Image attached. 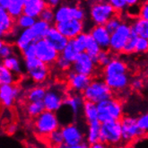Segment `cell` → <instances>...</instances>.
Returning <instances> with one entry per match:
<instances>
[{"label": "cell", "instance_id": "18", "mask_svg": "<svg viewBox=\"0 0 148 148\" xmlns=\"http://www.w3.org/2000/svg\"><path fill=\"white\" fill-rule=\"evenodd\" d=\"M104 80L111 88V90L114 92H121L126 90L130 84V79L127 74L107 75L104 76Z\"/></svg>", "mask_w": 148, "mask_h": 148}, {"label": "cell", "instance_id": "53", "mask_svg": "<svg viewBox=\"0 0 148 148\" xmlns=\"http://www.w3.org/2000/svg\"><path fill=\"white\" fill-rule=\"evenodd\" d=\"M47 5L52 8H57L58 5H61L62 0H46Z\"/></svg>", "mask_w": 148, "mask_h": 148}, {"label": "cell", "instance_id": "14", "mask_svg": "<svg viewBox=\"0 0 148 148\" xmlns=\"http://www.w3.org/2000/svg\"><path fill=\"white\" fill-rule=\"evenodd\" d=\"M64 99L65 96L63 95L62 92L56 88H51L47 90L46 95L43 102H44L45 109L47 110L57 112L64 105Z\"/></svg>", "mask_w": 148, "mask_h": 148}, {"label": "cell", "instance_id": "55", "mask_svg": "<svg viewBox=\"0 0 148 148\" xmlns=\"http://www.w3.org/2000/svg\"><path fill=\"white\" fill-rule=\"evenodd\" d=\"M105 146H106V145L103 144L101 141H99V142H97V143H95V144L91 145V147H92V148H104Z\"/></svg>", "mask_w": 148, "mask_h": 148}, {"label": "cell", "instance_id": "33", "mask_svg": "<svg viewBox=\"0 0 148 148\" xmlns=\"http://www.w3.org/2000/svg\"><path fill=\"white\" fill-rule=\"evenodd\" d=\"M17 81V75L10 71L9 69L0 66V84H14Z\"/></svg>", "mask_w": 148, "mask_h": 148}, {"label": "cell", "instance_id": "38", "mask_svg": "<svg viewBox=\"0 0 148 148\" xmlns=\"http://www.w3.org/2000/svg\"><path fill=\"white\" fill-rule=\"evenodd\" d=\"M47 137L49 143L53 147H61V145L64 144V136L62 130L60 128L51 132Z\"/></svg>", "mask_w": 148, "mask_h": 148}, {"label": "cell", "instance_id": "40", "mask_svg": "<svg viewBox=\"0 0 148 148\" xmlns=\"http://www.w3.org/2000/svg\"><path fill=\"white\" fill-rule=\"evenodd\" d=\"M137 38H138V36L132 31L131 35H130L129 39L127 40L126 45L122 50L123 54L129 55V54H132V53H134V52H136V44Z\"/></svg>", "mask_w": 148, "mask_h": 148}, {"label": "cell", "instance_id": "27", "mask_svg": "<svg viewBox=\"0 0 148 148\" xmlns=\"http://www.w3.org/2000/svg\"><path fill=\"white\" fill-rule=\"evenodd\" d=\"M131 28L138 37L148 39V20L138 17L131 23Z\"/></svg>", "mask_w": 148, "mask_h": 148}, {"label": "cell", "instance_id": "21", "mask_svg": "<svg viewBox=\"0 0 148 148\" xmlns=\"http://www.w3.org/2000/svg\"><path fill=\"white\" fill-rule=\"evenodd\" d=\"M127 73V66L122 59L118 58H112L108 65L103 66V75H116L120 74Z\"/></svg>", "mask_w": 148, "mask_h": 148}, {"label": "cell", "instance_id": "42", "mask_svg": "<svg viewBox=\"0 0 148 148\" xmlns=\"http://www.w3.org/2000/svg\"><path fill=\"white\" fill-rule=\"evenodd\" d=\"M13 55H14V49L10 43H7L3 40L0 42V57L1 58H6Z\"/></svg>", "mask_w": 148, "mask_h": 148}, {"label": "cell", "instance_id": "13", "mask_svg": "<svg viewBox=\"0 0 148 148\" xmlns=\"http://www.w3.org/2000/svg\"><path fill=\"white\" fill-rule=\"evenodd\" d=\"M66 78L70 89L75 92H83L92 82V78L89 75L78 74L71 68L66 74Z\"/></svg>", "mask_w": 148, "mask_h": 148}, {"label": "cell", "instance_id": "37", "mask_svg": "<svg viewBox=\"0 0 148 148\" xmlns=\"http://www.w3.org/2000/svg\"><path fill=\"white\" fill-rule=\"evenodd\" d=\"M50 26H51L50 23L38 18L32 28V30L34 31V32H35V34L37 35L38 39L40 40L41 38L45 37V35L47 34Z\"/></svg>", "mask_w": 148, "mask_h": 148}, {"label": "cell", "instance_id": "28", "mask_svg": "<svg viewBox=\"0 0 148 148\" xmlns=\"http://www.w3.org/2000/svg\"><path fill=\"white\" fill-rule=\"evenodd\" d=\"M72 19L71 5L61 4L55 9V23H60Z\"/></svg>", "mask_w": 148, "mask_h": 148}, {"label": "cell", "instance_id": "30", "mask_svg": "<svg viewBox=\"0 0 148 148\" xmlns=\"http://www.w3.org/2000/svg\"><path fill=\"white\" fill-rule=\"evenodd\" d=\"M101 46L98 44L97 41L92 38V36L90 34V32H88L85 52H87V53H88L94 59V61L97 63V57L101 52Z\"/></svg>", "mask_w": 148, "mask_h": 148}, {"label": "cell", "instance_id": "57", "mask_svg": "<svg viewBox=\"0 0 148 148\" xmlns=\"http://www.w3.org/2000/svg\"><path fill=\"white\" fill-rule=\"evenodd\" d=\"M147 78H148V73H147Z\"/></svg>", "mask_w": 148, "mask_h": 148}, {"label": "cell", "instance_id": "36", "mask_svg": "<svg viewBox=\"0 0 148 148\" xmlns=\"http://www.w3.org/2000/svg\"><path fill=\"white\" fill-rule=\"evenodd\" d=\"M79 53L80 52H78V50L75 49V45H74L73 40H69L67 45L66 46V48L63 49L61 53H60V55H61L63 58H65L66 59H67L68 61L73 63L76 59L77 56L79 55Z\"/></svg>", "mask_w": 148, "mask_h": 148}, {"label": "cell", "instance_id": "47", "mask_svg": "<svg viewBox=\"0 0 148 148\" xmlns=\"http://www.w3.org/2000/svg\"><path fill=\"white\" fill-rule=\"evenodd\" d=\"M72 64H73L72 62L68 61L67 59H66L60 55L55 63V66H57V68H58L61 71H68L72 68Z\"/></svg>", "mask_w": 148, "mask_h": 148}, {"label": "cell", "instance_id": "8", "mask_svg": "<svg viewBox=\"0 0 148 148\" xmlns=\"http://www.w3.org/2000/svg\"><path fill=\"white\" fill-rule=\"evenodd\" d=\"M24 68L29 77L36 84L44 83L49 76V66L38 58L24 59Z\"/></svg>", "mask_w": 148, "mask_h": 148}, {"label": "cell", "instance_id": "34", "mask_svg": "<svg viewBox=\"0 0 148 148\" xmlns=\"http://www.w3.org/2000/svg\"><path fill=\"white\" fill-rule=\"evenodd\" d=\"M47 90L43 86L39 85L31 88L26 96H27L28 101H43L45 95H46Z\"/></svg>", "mask_w": 148, "mask_h": 148}, {"label": "cell", "instance_id": "50", "mask_svg": "<svg viewBox=\"0 0 148 148\" xmlns=\"http://www.w3.org/2000/svg\"><path fill=\"white\" fill-rule=\"evenodd\" d=\"M131 89L136 92L141 91L145 86V81L141 77H134L129 84Z\"/></svg>", "mask_w": 148, "mask_h": 148}, {"label": "cell", "instance_id": "11", "mask_svg": "<svg viewBox=\"0 0 148 148\" xmlns=\"http://www.w3.org/2000/svg\"><path fill=\"white\" fill-rule=\"evenodd\" d=\"M97 63L94 61V59L87 53V52H80L77 56L76 59L72 64V69L78 73L92 76L96 69Z\"/></svg>", "mask_w": 148, "mask_h": 148}, {"label": "cell", "instance_id": "41", "mask_svg": "<svg viewBox=\"0 0 148 148\" xmlns=\"http://www.w3.org/2000/svg\"><path fill=\"white\" fill-rule=\"evenodd\" d=\"M40 19L45 21L49 23H53L55 22V10L49 5H47L44 9L40 13V15L39 17Z\"/></svg>", "mask_w": 148, "mask_h": 148}, {"label": "cell", "instance_id": "35", "mask_svg": "<svg viewBox=\"0 0 148 148\" xmlns=\"http://www.w3.org/2000/svg\"><path fill=\"white\" fill-rule=\"evenodd\" d=\"M36 21L37 19L34 18V17L23 14L18 18L15 19V26L17 27V29H21V30L28 29L32 27Z\"/></svg>", "mask_w": 148, "mask_h": 148}, {"label": "cell", "instance_id": "32", "mask_svg": "<svg viewBox=\"0 0 148 148\" xmlns=\"http://www.w3.org/2000/svg\"><path fill=\"white\" fill-rule=\"evenodd\" d=\"M24 0H11V2L6 8L7 12L13 18L16 19L23 14Z\"/></svg>", "mask_w": 148, "mask_h": 148}, {"label": "cell", "instance_id": "56", "mask_svg": "<svg viewBox=\"0 0 148 148\" xmlns=\"http://www.w3.org/2000/svg\"><path fill=\"white\" fill-rule=\"evenodd\" d=\"M104 1H107V0H95V2H104Z\"/></svg>", "mask_w": 148, "mask_h": 148}, {"label": "cell", "instance_id": "9", "mask_svg": "<svg viewBox=\"0 0 148 148\" xmlns=\"http://www.w3.org/2000/svg\"><path fill=\"white\" fill-rule=\"evenodd\" d=\"M120 121L122 127V143H132L145 136L137 124V118L126 116L121 119Z\"/></svg>", "mask_w": 148, "mask_h": 148}, {"label": "cell", "instance_id": "25", "mask_svg": "<svg viewBox=\"0 0 148 148\" xmlns=\"http://www.w3.org/2000/svg\"><path fill=\"white\" fill-rule=\"evenodd\" d=\"M83 113L85 120L87 123L92 122V121L99 119V111L97 103L90 101H84L83 105Z\"/></svg>", "mask_w": 148, "mask_h": 148}, {"label": "cell", "instance_id": "54", "mask_svg": "<svg viewBox=\"0 0 148 148\" xmlns=\"http://www.w3.org/2000/svg\"><path fill=\"white\" fill-rule=\"evenodd\" d=\"M10 2H11V0H0V7L6 9L8 5H9Z\"/></svg>", "mask_w": 148, "mask_h": 148}, {"label": "cell", "instance_id": "15", "mask_svg": "<svg viewBox=\"0 0 148 148\" xmlns=\"http://www.w3.org/2000/svg\"><path fill=\"white\" fill-rule=\"evenodd\" d=\"M20 95V89L14 84H1L0 100L5 108H11Z\"/></svg>", "mask_w": 148, "mask_h": 148}, {"label": "cell", "instance_id": "23", "mask_svg": "<svg viewBox=\"0 0 148 148\" xmlns=\"http://www.w3.org/2000/svg\"><path fill=\"white\" fill-rule=\"evenodd\" d=\"M84 99L83 97V94H72L66 96L64 99V105L67 108H69L71 113L75 116H78L81 110H83V105L84 102Z\"/></svg>", "mask_w": 148, "mask_h": 148}, {"label": "cell", "instance_id": "1", "mask_svg": "<svg viewBox=\"0 0 148 148\" xmlns=\"http://www.w3.org/2000/svg\"><path fill=\"white\" fill-rule=\"evenodd\" d=\"M99 120L106 122L110 120H120L123 118V105L115 98H109L97 103Z\"/></svg>", "mask_w": 148, "mask_h": 148}, {"label": "cell", "instance_id": "51", "mask_svg": "<svg viewBox=\"0 0 148 148\" xmlns=\"http://www.w3.org/2000/svg\"><path fill=\"white\" fill-rule=\"evenodd\" d=\"M138 17H141V18L148 20V0H145V2H143L140 5Z\"/></svg>", "mask_w": 148, "mask_h": 148}, {"label": "cell", "instance_id": "43", "mask_svg": "<svg viewBox=\"0 0 148 148\" xmlns=\"http://www.w3.org/2000/svg\"><path fill=\"white\" fill-rule=\"evenodd\" d=\"M122 23L123 22H122V20H121L120 17L116 14V15H114L113 17H111V18L105 24H104V25H105V27L107 28V30L110 33H112L113 32H115L119 27L120 24Z\"/></svg>", "mask_w": 148, "mask_h": 148}, {"label": "cell", "instance_id": "52", "mask_svg": "<svg viewBox=\"0 0 148 148\" xmlns=\"http://www.w3.org/2000/svg\"><path fill=\"white\" fill-rule=\"evenodd\" d=\"M17 129H18L17 125L14 124V123H12V124H9L7 126V127L5 128V132H6V134L12 136V135H14L17 132Z\"/></svg>", "mask_w": 148, "mask_h": 148}, {"label": "cell", "instance_id": "20", "mask_svg": "<svg viewBox=\"0 0 148 148\" xmlns=\"http://www.w3.org/2000/svg\"><path fill=\"white\" fill-rule=\"evenodd\" d=\"M38 37L32 30V28H28L22 30L21 32L16 36L15 39V46L20 51L28 47L32 43H35L38 40Z\"/></svg>", "mask_w": 148, "mask_h": 148}, {"label": "cell", "instance_id": "12", "mask_svg": "<svg viewBox=\"0 0 148 148\" xmlns=\"http://www.w3.org/2000/svg\"><path fill=\"white\" fill-rule=\"evenodd\" d=\"M56 28L68 40H73L80 33L84 32V21L77 19H69L67 21L55 23Z\"/></svg>", "mask_w": 148, "mask_h": 148}, {"label": "cell", "instance_id": "44", "mask_svg": "<svg viewBox=\"0 0 148 148\" xmlns=\"http://www.w3.org/2000/svg\"><path fill=\"white\" fill-rule=\"evenodd\" d=\"M111 58H112V57L108 50L101 49L97 57V65H99L101 66H105L106 65L109 64Z\"/></svg>", "mask_w": 148, "mask_h": 148}, {"label": "cell", "instance_id": "16", "mask_svg": "<svg viewBox=\"0 0 148 148\" xmlns=\"http://www.w3.org/2000/svg\"><path fill=\"white\" fill-rule=\"evenodd\" d=\"M44 38L60 53L63 51L69 41V40L56 28L55 25L50 26Z\"/></svg>", "mask_w": 148, "mask_h": 148}, {"label": "cell", "instance_id": "46", "mask_svg": "<svg viewBox=\"0 0 148 148\" xmlns=\"http://www.w3.org/2000/svg\"><path fill=\"white\" fill-rule=\"evenodd\" d=\"M71 15H72V19H77L80 21H84L86 17L85 11L82 7L76 5H71Z\"/></svg>", "mask_w": 148, "mask_h": 148}, {"label": "cell", "instance_id": "4", "mask_svg": "<svg viewBox=\"0 0 148 148\" xmlns=\"http://www.w3.org/2000/svg\"><path fill=\"white\" fill-rule=\"evenodd\" d=\"M112 90L107 84L105 80H92L88 87L82 92L85 101H90L95 103L112 97Z\"/></svg>", "mask_w": 148, "mask_h": 148}, {"label": "cell", "instance_id": "5", "mask_svg": "<svg viewBox=\"0 0 148 148\" xmlns=\"http://www.w3.org/2000/svg\"><path fill=\"white\" fill-rule=\"evenodd\" d=\"M100 141L106 145H118L122 143V127L120 120L102 122Z\"/></svg>", "mask_w": 148, "mask_h": 148}, {"label": "cell", "instance_id": "3", "mask_svg": "<svg viewBox=\"0 0 148 148\" xmlns=\"http://www.w3.org/2000/svg\"><path fill=\"white\" fill-rule=\"evenodd\" d=\"M59 127L60 122L56 112L47 110L35 118L33 122L34 130L40 136H48L51 132L58 129Z\"/></svg>", "mask_w": 148, "mask_h": 148}, {"label": "cell", "instance_id": "48", "mask_svg": "<svg viewBox=\"0 0 148 148\" xmlns=\"http://www.w3.org/2000/svg\"><path fill=\"white\" fill-rule=\"evenodd\" d=\"M21 54L23 59H29L36 58V47L35 43H32L28 47L21 51Z\"/></svg>", "mask_w": 148, "mask_h": 148}, {"label": "cell", "instance_id": "2", "mask_svg": "<svg viewBox=\"0 0 148 148\" xmlns=\"http://www.w3.org/2000/svg\"><path fill=\"white\" fill-rule=\"evenodd\" d=\"M61 130L64 136V144L61 145V148L91 147L88 142L86 141L82 129L76 124H66L61 128Z\"/></svg>", "mask_w": 148, "mask_h": 148}, {"label": "cell", "instance_id": "19", "mask_svg": "<svg viewBox=\"0 0 148 148\" xmlns=\"http://www.w3.org/2000/svg\"><path fill=\"white\" fill-rule=\"evenodd\" d=\"M15 28V19L13 18L6 9L0 7V35L1 37H5L12 33Z\"/></svg>", "mask_w": 148, "mask_h": 148}, {"label": "cell", "instance_id": "17", "mask_svg": "<svg viewBox=\"0 0 148 148\" xmlns=\"http://www.w3.org/2000/svg\"><path fill=\"white\" fill-rule=\"evenodd\" d=\"M90 34L97 41L101 49L109 50L111 33L107 30L105 25H94L90 31Z\"/></svg>", "mask_w": 148, "mask_h": 148}, {"label": "cell", "instance_id": "49", "mask_svg": "<svg viewBox=\"0 0 148 148\" xmlns=\"http://www.w3.org/2000/svg\"><path fill=\"white\" fill-rule=\"evenodd\" d=\"M137 124L139 126L145 135H148V111L145 113H143L137 118Z\"/></svg>", "mask_w": 148, "mask_h": 148}, {"label": "cell", "instance_id": "26", "mask_svg": "<svg viewBox=\"0 0 148 148\" xmlns=\"http://www.w3.org/2000/svg\"><path fill=\"white\" fill-rule=\"evenodd\" d=\"M2 65L17 75H19L23 73L22 63L20 61L19 58L15 55L8 57L6 58H3L2 59Z\"/></svg>", "mask_w": 148, "mask_h": 148}, {"label": "cell", "instance_id": "6", "mask_svg": "<svg viewBox=\"0 0 148 148\" xmlns=\"http://www.w3.org/2000/svg\"><path fill=\"white\" fill-rule=\"evenodd\" d=\"M116 14L115 8L108 1L95 2L90 8V17L94 25H104Z\"/></svg>", "mask_w": 148, "mask_h": 148}, {"label": "cell", "instance_id": "24", "mask_svg": "<svg viewBox=\"0 0 148 148\" xmlns=\"http://www.w3.org/2000/svg\"><path fill=\"white\" fill-rule=\"evenodd\" d=\"M87 124H88V127H87V133H86L85 139L91 146L92 145L100 141L101 122L98 119V120L92 121V122L87 123Z\"/></svg>", "mask_w": 148, "mask_h": 148}, {"label": "cell", "instance_id": "39", "mask_svg": "<svg viewBox=\"0 0 148 148\" xmlns=\"http://www.w3.org/2000/svg\"><path fill=\"white\" fill-rule=\"evenodd\" d=\"M87 36H88V33L82 32L78 36H76L75 39H73L74 45L75 49L78 50V52L85 51L86 44H87Z\"/></svg>", "mask_w": 148, "mask_h": 148}, {"label": "cell", "instance_id": "10", "mask_svg": "<svg viewBox=\"0 0 148 148\" xmlns=\"http://www.w3.org/2000/svg\"><path fill=\"white\" fill-rule=\"evenodd\" d=\"M35 47L36 58L40 59L48 66L55 65L60 56V52H58L53 46H51L45 38L38 40L35 42Z\"/></svg>", "mask_w": 148, "mask_h": 148}, {"label": "cell", "instance_id": "7", "mask_svg": "<svg viewBox=\"0 0 148 148\" xmlns=\"http://www.w3.org/2000/svg\"><path fill=\"white\" fill-rule=\"evenodd\" d=\"M132 33L131 23L123 22L119 27L111 33L110 35V43L109 50L111 53L119 54L122 53V50L126 45L127 40Z\"/></svg>", "mask_w": 148, "mask_h": 148}, {"label": "cell", "instance_id": "31", "mask_svg": "<svg viewBox=\"0 0 148 148\" xmlns=\"http://www.w3.org/2000/svg\"><path fill=\"white\" fill-rule=\"evenodd\" d=\"M107 1L115 8L117 13H120L131 6L137 5L140 0H107Z\"/></svg>", "mask_w": 148, "mask_h": 148}, {"label": "cell", "instance_id": "29", "mask_svg": "<svg viewBox=\"0 0 148 148\" xmlns=\"http://www.w3.org/2000/svg\"><path fill=\"white\" fill-rule=\"evenodd\" d=\"M45 105L43 101H29L27 106H26V113L30 118L35 119L39 115L44 111Z\"/></svg>", "mask_w": 148, "mask_h": 148}, {"label": "cell", "instance_id": "22", "mask_svg": "<svg viewBox=\"0 0 148 148\" xmlns=\"http://www.w3.org/2000/svg\"><path fill=\"white\" fill-rule=\"evenodd\" d=\"M47 5L46 0H24L23 14L38 19L40 13Z\"/></svg>", "mask_w": 148, "mask_h": 148}, {"label": "cell", "instance_id": "45", "mask_svg": "<svg viewBox=\"0 0 148 148\" xmlns=\"http://www.w3.org/2000/svg\"><path fill=\"white\" fill-rule=\"evenodd\" d=\"M148 52V39L138 37L136 44V53H146Z\"/></svg>", "mask_w": 148, "mask_h": 148}]
</instances>
